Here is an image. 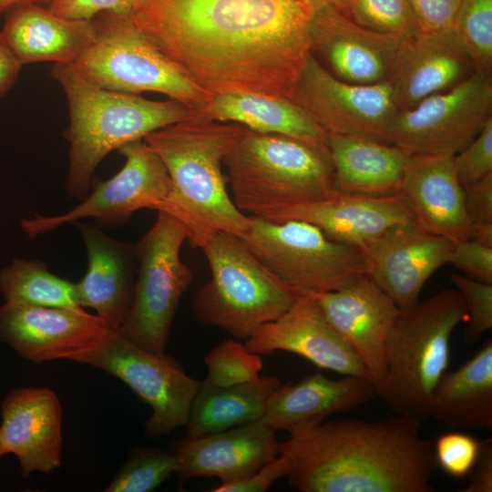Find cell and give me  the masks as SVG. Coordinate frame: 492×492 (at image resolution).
Returning <instances> with one entry per match:
<instances>
[{
  "mask_svg": "<svg viewBox=\"0 0 492 492\" xmlns=\"http://www.w3.org/2000/svg\"><path fill=\"white\" fill-rule=\"evenodd\" d=\"M305 0H136L137 26L212 95L291 99L311 54Z\"/></svg>",
  "mask_w": 492,
  "mask_h": 492,
  "instance_id": "1",
  "label": "cell"
},
{
  "mask_svg": "<svg viewBox=\"0 0 492 492\" xmlns=\"http://www.w3.org/2000/svg\"><path fill=\"white\" fill-rule=\"evenodd\" d=\"M420 418L310 422L288 431L278 454L301 492H435L433 443Z\"/></svg>",
  "mask_w": 492,
  "mask_h": 492,
  "instance_id": "2",
  "label": "cell"
},
{
  "mask_svg": "<svg viewBox=\"0 0 492 492\" xmlns=\"http://www.w3.org/2000/svg\"><path fill=\"white\" fill-rule=\"evenodd\" d=\"M242 130L240 124L216 121L200 112L143 138L162 159L171 181L159 211L183 225L192 247L201 249L220 232L240 238L251 225V217L231 198L221 170L223 159Z\"/></svg>",
  "mask_w": 492,
  "mask_h": 492,
  "instance_id": "3",
  "label": "cell"
},
{
  "mask_svg": "<svg viewBox=\"0 0 492 492\" xmlns=\"http://www.w3.org/2000/svg\"><path fill=\"white\" fill-rule=\"evenodd\" d=\"M51 75L62 87L68 106L69 125L64 132L69 143L66 190L79 201L88 194L95 169L111 151L200 113L175 99L150 100L101 87L73 64L56 63Z\"/></svg>",
  "mask_w": 492,
  "mask_h": 492,
  "instance_id": "4",
  "label": "cell"
},
{
  "mask_svg": "<svg viewBox=\"0 0 492 492\" xmlns=\"http://www.w3.org/2000/svg\"><path fill=\"white\" fill-rule=\"evenodd\" d=\"M237 208L266 218L287 207L321 200L335 191L326 144H316L243 127L223 159Z\"/></svg>",
  "mask_w": 492,
  "mask_h": 492,
  "instance_id": "5",
  "label": "cell"
},
{
  "mask_svg": "<svg viewBox=\"0 0 492 492\" xmlns=\"http://www.w3.org/2000/svg\"><path fill=\"white\" fill-rule=\"evenodd\" d=\"M466 319L456 288L403 312L386 339L385 375L375 396L394 414L426 418L434 390L448 367L452 334Z\"/></svg>",
  "mask_w": 492,
  "mask_h": 492,
  "instance_id": "6",
  "label": "cell"
},
{
  "mask_svg": "<svg viewBox=\"0 0 492 492\" xmlns=\"http://www.w3.org/2000/svg\"><path fill=\"white\" fill-rule=\"evenodd\" d=\"M201 250L211 278L193 302V313L200 323L247 340L260 326L281 316L297 297L233 234L217 233Z\"/></svg>",
  "mask_w": 492,
  "mask_h": 492,
  "instance_id": "7",
  "label": "cell"
},
{
  "mask_svg": "<svg viewBox=\"0 0 492 492\" xmlns=\"http://www.w3.org/2000/svg\"><path fill=\"white\" fill-rule=\"evenodd\" d=\"M91 21L92 41L73 64L88 81L131 94L160 93L200 111L212 98L148 38L131 15L103 12Z\"/></svg>",
  "mask_w": 492,
  "mask_h": 492,
  "instance_id": "8",
  "label": "cell"
},
{
  "mask_svg": "<svg viewBox=\"0 0 492 492\" xmlns=\"http://www.w3.org/2000/svg\"><path fill=\"white\" fill-rule=\"evenodd\" d=\"M240 239L264 269L297 296L334 291L367 274L360 249L335 241L305 221L251 217Z\"/></svg>",
  "mask_w": 492,
  "mask_h": 492,
  "instance_id": "9",
  "label": "cell"
},
{
  "mask_svg": "<svg viewBox=\"0 0 492 492\" xmlns=\"http://www.w3.org/2000/svg\"><path fill=\"white\" fill-rule=\"evenodd\" d=\"M186 240L183 225L159 211L152 227L134 245L137 282L129 312L118 332L155 354L165 353L179 301L193 278L180 258Z\"/></svg>",
  "mask_w": 492,
  "mask_h": 492,
  "instance_id": "10",
  "label": "cell"
},
{
  "mask_svg": "<svg viewBox=\"0 0 492 492\" xmlns=\"http://www.w3.org/2000/svg\"><path fill=\"white\" fill-rule=\"evenodd\" d=\"M73 361L100 369L125 383L152 413L147 436L159 438L185 426L201 381L188 375L173 357L155 354L113 332L97 348Z\"/></svg>",
  "mask_w": 492,
  "mask_h": 492,
  "instance_id": "11",
  "label": "cell"
},
{
  "mask_svg": "<svg viewBox=\"0 0 492 492\" xmlns=\"http://www.w3.org/2000/svg\"><path fill=\"white\" fill-rule=\"evenodd\" d=\"M492 118V77L479 72L456 87L398 110L387 140L408 156L452 155L466 148Z\"/></svg>",
  "mask_w": 492,
  "mask_h": 492,
  "instance_id": "12",
  "label": "cell"
},
{
  "mask_svg": "<svg viewBox=\"0 0 492 492\" xmlns=\"http://www.w3.org/2000/svg\"><path fill=\"white\" fill-rule=\"evenodd\" d=\"M327 135L389 143L388 127L398 112L387 81L358 85L332 75L310 54L291 98Z\"/></svg>",
  "mask_w": 492,
  "mask_h": 492,
  "instance_id": "13",
  "label": "cell"
},
{
  "mask_svg": "<svg viewBox=\"0 0 492 492\" xmlns=\"http://www.w3.org/2000/svg\"><path fill=\"white\" fill-rule=\"evenodd\" d=\"M118 150L124 156L125 163L115 176L96 181L90 194L61 215L22 220L24 232L35 239L84 218L113 221L141 209L161 210L171 190L162 159L144 139L131 141Z\"/></svg>",
  "mask_w": 492,
  "mask_h": 492,
  "instance_id": "14",
  "label": "cell"
},
{
  "mask_svg": "<svg viewBox=\"0 0 492 492\" xmlns=\"http://www.w3.org/2000/svg\"><path fill=\"white\" fill-rule=\"evenodd\" d=\"M115 331L84 308L5 302L0 305V343L21 357L40 364L74 360L100 346Z\"/></svg>",
  "mask_w": 492,
  "mask_h": 492,
  "instance_id": "15",
  "label": "cell"
},
{
  "mask_svg": "<svg viewBox=\"0 0 492 492\" xmlns=\"http://www.w3.org/2000/svg\"><path fill=\"white\" fill-rule=\"evenodd\" d=\"M454 243L408 221L390 227L362 251L368 276L406 312L432 274L448 263Z\"/></svg>",
  "mask_w": 492,
  "mask_h": 492,
  "instance_id": "16",
  "label": "cell"
},
{
  "mask_svg": "<svg viewBox=\"0 0 492 492\" xmlns=\"http://www.w3.org/2000/svg\"><path fill=\"white\" fill-rule=\"evenodd\" d=\"M311 54L337 78L358 85L387 80L400 37L368 29L332 6L313 10Z\"/></svg>",
  "mask_w": 492,
  "mask_h": 492,
  "instance_id": "17",
  "label": "cell"
},
{
  "mask_svg": "<svg viewBox=\"0 0 492 492\" xmlns=\"http://www.w3.org/2000/svg\"><path fill=\"white\" fill-rule=\"evenodd\" d=\"M314 296L329 323L363 363L375 390L385 375L387 336L403 311L368 274Z\"/></svg>",
  "mask_w": 492,
  "mask_h": 492,
  "instance_id": "18",
  "label": "cell"
},
{
  "mask_svg": "<svg viewBox=\"0 0 492 492\" xmlns=\"http://www.w3.org/2000/svg\"><path fill=\"white\" fill-rule=\"evenodd\" d=\"M63 409L47 387L12 389L1 405L0 457L13 454L20 475L48 474L61 465Z\"/></svg>",
  "mask_w": 492,
  "mask_h": 492,
  "instance_id": "19",
  "label": "cell"
},
{
  "mask_svg": "<svg viewBox=\"0 0 492 492\" xmlns=\"http://www.w3.org/2000/svg\"><path fill=\"white\" fill-rule=\"evenodd\" d=\"M244 344L259 354L289 352L320 369L369 379L363 363L329 323L314 295L297 296L281 316L260 326Z\"/></svg>",
  "mask_w": 492,
  "mask_h": 492,
  "instance_id": "20",
  "label": "cell"
},
{
  "mask_svg": "<svg viewBox=\"0 0 492 492\" xmlns=\"http://www.w3.org/2000/svg\"><path fill=\"white\" fill-rule=\"evenodd\" d=\"M276 431L262 420L198 436H184L173 446L179 483L217 477L220 484L247 477L278 456Z\"/></svg>",
  "mask_w": 492,
  "mask_h": 492,
  "instance_id": "21",
  "label": "cell"
},
{
  "mask_svg": "<svg viewBox=\"0 0 492 492\" xmlns=\"http://www.w3.org/2000/svg\"><path fill=\"white\" fill-rule=\"evenodd\" d=\"M475 72L453 30L419 29L401 41L386 81L398 110H406L451 89Z\"/></svg>",
  "mask_w": 492,
  "mask_h": 492,
  "instance_id": "22",
  "label": "cell"
},
{
  "mask_svg": "<svg viewBox=\"0 0 492 492\" xmlns=\"http://www.w3.org/2000/svg\"><path fill=\"white\" fill-rule=\"evenodd\" d=\"M261 219L305 221L328 238L361 251L390 227L414 221L400 194L369 197L337 190L326 199L287 207Z\"/></svg>",
  "mask_w": 492,
  "mask_h": 492,
  "instance_id": "23",
  "label": "cell"
},
{
  "mask_svg": "<svg viewBox=\"0 0 492 492\" xmlns=\"http://www.w3.org/2000/svg\"><path fill=\"white\" fill-rule=\"evenodd\" d=\"M399 194L422 229L453 242L472 239L454 156H411Z\"/></svg>",
  "mask_w": 492,
  "mask_h": 492,
  "instance_id": "24",
  "label": "cell"
},
{
  "mask_svg": "<svg viewBox=\"0 0 492 492\" xmlns=\"http://www.w3.org/2000/svg\"><path fill=\"white\" fill-rule=\"evenodd\" d=\"M81 233L87 269L76 283L77 302L92 308L107 325L118 332L129 312L138 263L135 247L106 234L97 226L74 222Z\"/></svg>",
  "mask_w": 492,
  "mask_h": 492,
  "instance_id": "25",
  "label": "cell"
},
{
  "mask_svg": "<svg viewBox=\"0 0 492 492\" xmlns=\"http://www.w3.org/2000/svg\"><path fill=\"white\" fill-rule=\"evenodd\" d=\"M22 65L39 62L74 64L93 38L92 21L68 20L32 1L5 13L0 31Z\"/></svg>",
  "mask_w": 492,
  "mask_h": 492,
  "instance_id": "26",
  "label": "cell"
},
{
  "mask_svg": "<svg viewBox=\"0 0 492 492\" xmlns=\"http://www.w3.org/2000/svg\"><path fill=\"white\" fill-rule=\"evenodd\" d=\"M374 396V385L366 377L344 375L332 379L315 373L297 384H281L268 400L261 420L274 431L288 432L331 415L354 410Z\"/></svg>",
  "mask_w": 492,
  "mask_h": 492,
  "instance_id": "27",
  "label": "cell"
},
{
  "mask_svg": "<svg viewBox=\"0 0 492 492\" xmlns=\"http://www.w3.org/2000/svg\"><path fill=\"white\" fill-rule=\"evenodd\" d=\"M337 191L369 196L398 195L410 156L391 143L328 135Z\"/></svg>",
  "mask_w": 492,
  "mask_h": 492,
  "instance_id": "28",
  "label": "cell"
},
{
  "mask_svg": "<svg viewBox=\"0 0 492 492\" xmlns=\"http://www.w3.org/2000/svg\"><path fill=\"white\" fill-rule=\"evenodd\" d=\"M427 417L461 429H492V340L439 379Z\"/></svg>",
  "mask_w": 492,
  "mask_h": 492,
  "instance_id": "29",
  "label": "cell"
},
{
  "mask_svg": "<svg viewBox=\"0 0 492 492\" xmlns=\"http://www.w3.org/2000/svg\"><path fill=\"white\" fill-rule=\"evenodd\" d=\"M208 118L251 130L326 144L328 135L292 100L252 93L213 95L201 109Z\"/></svg>",
  "mask_w": 492,
  "mask_h": 492,
  "instance_id": "30",
  "label": "cell"
},
{
  "mask_svg": "<svg viewBox=\"0 0 492 492\" xmlns=\"http://www.w3.org/2000/svg\"><path fill=\"white\" fill-rule=\"evenodd\" d=\"M279 378L263 375L253 382L217 386L201 381L193 399L186 436H198L261 420Z\"/></svg>",
  "mask_w": 492,
  "mask_h": 492,
  "instance_id": "31",
  "label": "cell"
},
{
  "mask_svg": "<svg viewBox=\"0 0 492 492\" xmlns=\"http://www.w3.org/2000/svg\"><path fill=\"white\" fill-rule=\"evenodd\" d=\"M5 302L36 306L77 308L76 283L52 273L38 260L13 259L0 270Z\"/></svg>",
  "mask_w": 492,
  "mask_h": 492,
  "instance_id": "32",
  "label": "cell"
},
{
  "mask_svg": "<svg viewBox=\"0 0 492 492\" xmlns=\"http://www.w3.org/2000/svg\"><path fill=\"white\" fill-rule=\"evenodd\" d=\"M453 31L476 71L492 77V0H462Z\"/></svg>",
  "mask_w": 492,
  "mask_h": 492,
  "instance_id": "33",
  "label": "cell"
},
{
  "mask_svg": "<svg viewBox=\"0 0 492 492\" xmlns=\"http://www.w3.org/2000/svg\"><path fill=\"white\" fill-rule=\"evenodd\" d=\"M177 460L172 451L140 448L132 452L106 492H151L175 473Z\"/></svg>",
  "mask_w": 492,
  "mask_h": 492,
  "instance_id": "34",
  "label": "cell"
},
{
  "mask_svg": "<svg viewBox=\"0 0 492 492\" xmlns=\"http://www.w3.org/2000/svg\"><path fill=\"white\" fill-rule=\"evenodd\" d=\"M343 12L368 29L402 39L419 30L408 0H349Z\"/></svg>",
  "mask_w": 492,
  "mask_h": 492,
  "instance_id": "35",
  "label": "cell"
},
{
  "mask_svg": "<svg viewBox=\"0 0 492 492\" xmlns=\"http://www.w3.org/2000/svg\"><path fill=\"white\" fill-rule=\"evenodd\" d=\"M208 373L205 382L229 386L256 381L263 367L261 354L244 343L230 339L212 348L204 358Z\"/></svg>",
  "mask_w": 492,
  "mask_h": 492,
  "instance_id": "36",
  "label": "cell"
},
{
  "mask_svg": "<svg viewBox=\"0 0 492 492\" xmlns=\"http://www.w3.org/2000/svg\"><path fill=\"white\" fill-rule=\"evenodd\" d=\"M450 279L461 294L467 313L465 341L473 343L492 328V283L456 273Z\"/></svg>",
  "mask_w": 492,
  "mask_h": 492,
  "instance_id": "37",
  "label": "cell"
},
{
  "mask_svg": "<svg viewBox=\"0 0 492 492\" xmlns=\"http://www.w3.org/2000/svg\"><path fill=\"white\" fill-rule=\"evenodd\" d=\"M482 441L463 432H447L439 436L433 452L436 466L455 479L466 478L474 467Z\"/></svg>",
  "mask_w": 492,
  "mask_h": 492,
  "instance_id": "38",
  "label": "cell"
},
{
  "mask_svg": "<svg viewBox=\"0 0 492 492\" xmlns=\"http://www.w3.org/2000/svg\"><path fill=\"white\" fill-rule=\"evenodd\" d=\"M454 165L462 187L492 174V118L466 148L454 156Z\"/></svg>",
  "mask_w": 492,
  "mask_h": 492,
  "instance_id": "39",
  "label": "cell"
},
{
  "mask_svg": "<svg viewBox=\"0 0 492 492\" xmlns=\"http://www.w3.org/2000/svg\"><path fill=\"white\" fill-rule=\"evenodd\" d=\"M449 264L471 279L492 283V247L474 239L455 242Z\"/></svg>",
  "mask_w": 492,
  "mask_h": 492,
  "instance_id": "40",
  "label": "cell"
},
{
  "mask_svg": "<svg viewBox=\"0 0 492 492\" xmlns=\"http://www.w3.org/2000/svg\"><path fill=\"white\" fill-rule=\"evenodd\" d=\"M136 0H52L47 8L56 15L90 21L103 12L131 15Z\"/></svg>",
  "mask_w": 492,
  "mask_h": 492,
  "instance_id": "41",
  "label": "cell"
},
{
  "mask_svg": "<svg viewBox=\"0 0 492 492\" xmlns=\"http://www.w3.org/2000/svg\"><path fill=\"white\" fill-rule=\"evenodd\" d=\"M418 27L425 32L453 30L462 0H408Z\"/></svg>",
  "mask_w": 492,
  "mask_h": 492,
  "instance_id": "42",
  "label": "cell"
},
{
  "mask_svg": "<svg viewBox=\"0 0 492 492\" xmlns=\"http://www.w3.org/2000/svg\"><path fill=\"white\" fill-rule=\"evenodd\" d=\"M467 219L476 231L492 227V174L463 187Z\"/></svg>",
  "mask_w": 492,
  "mask_h": 492,
  "instance_id": "43",
  "label": "cell"
},
{
  "mask_svg": "<svg viewBox=\"0 0 492 492\" xmlns=\"http://www.w3.org/2000/svg\"><path fill=\"white\" fill-rule=\"evenodd\" d=\"M288 465L286 459L278 455L254 474L242 479L220 484L212 492H264L278 479L286 477Z\"/></svg>",
  "mask_w": 492,
  "mask_h": 492,
  "instance_id": "44",
  "label": "cell"
},
{
  "mask_svg": "<svg viewBox=\"0 0 492 492\" xmlns=\"http://www.w3.org/2000/svg\"><path fill=\"white\" fill-rule=\"evenodd\" d=\"M467 485L458 492H492V439L482 440L477 460L469 473Z\"/></svg>",
  "mask_w": 492,
  "mask_h": 492,
  "instance_id": "45",
  "label": "cell"
},
{
  "mask_svg": "<svg viewBox=\"0 0 492 492\" xmlns=\"http://www.w3.org/2000/svg\"><path fill=\"white\" fill-rule=\"evenodd\" d=\"M22 67L0 32V98L14 87Z\"/></svg>",
  "mask_w": 492,
  "mask_h": 492,
  "instance_id": "46",
  "label": "cell"
},
{
  "mask_svg": "<svg viewBox=\"0 0 492 492\" xmlns=\"http://www.w3.org/2000/svg\"><path fill=\"white\" fill-rule=\"evenodd\" d=\"M306 3L312 7L316 9L322 6H332L339 10L343 11L349 2V0H305Z\"/></svg>",
  "mask_w": 492,
  "mask_h": 492,
  "instance_id": "47",
  "label": "cell"
},
{
  "mask_svg": "<svg viewBox=\"0 0 492 492\" xmlns=\"http://www.w3.org/2000/svg\"><path fill=\"white\" fill-rule=\"evenodd\" d=\"M23 1H32L38 4L49 5L52 0H0V15H5V13L11 8L13 5Z\"/></svg>",
  "mask_w": 492,
  "mask_h": 492,
  "instance_id": "48",
  "label": "cell"
}]
</instances>
